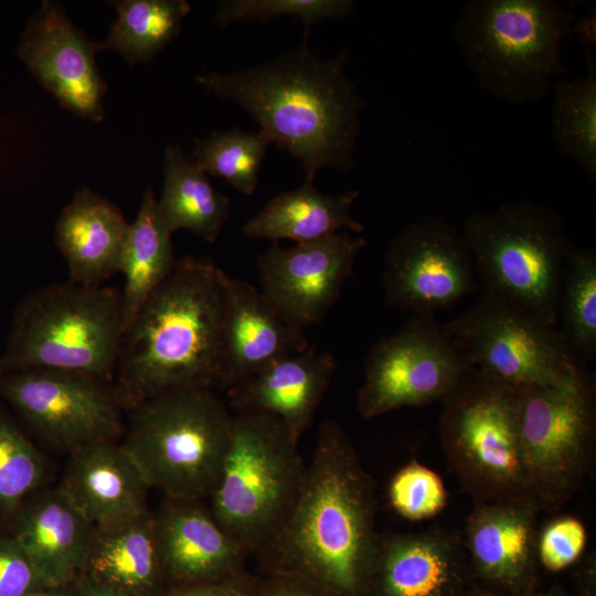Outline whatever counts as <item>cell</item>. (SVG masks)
I'll use <instances>...</instances> for the list:
<instances>
[{"mask_svg": "<svg viewBox=\"0 0 596 596\" xmlns=\"http://www.w3.org/2000/svg\"><path fill=\"white\" fill-rule=\"evenodd\" d=\"M336 369V359L330 352L308 347L227 390V405L234 414L275 416L299 441L310 426Z\"/></svg>", "mask_w": 596, "mask_h": 596, "instance_id": "21", "label": "cell"}, {"mask_svg": "<svg viewBox=\"0 0 596 596\" xmlns=\"http://www.w3.org/2000/svg\"><path fill=\"white\" fill-rule=\"evenodd\" d=\"M275 585L268 586L259 596H329L319 587L291 575L278 574ZM252 596L253 593H252Z\"/></svg>", "mask_w": 596, "mask_h": 596, "instance_id": "39", "label": "cell"}, {"mask_svg": "<svg viewBox=\"0 0 596 596\" xmlns=\"http://www.w3.org/2000/svg\"><path fill=\"white\" fill-rule=\"evenodd\" d=\"M360 191L351 190L338 195H324L305 181L297 189L270 199L262 210L243 226L249 238L273 242L291 240L305 243L342 232H363V225L352 214L353 203Z\"/></svg>", "mask_w": 596, "mask_h": 596, "instance_id": "25", "label": "cell"}, {"mask_svg": "<svg viewBox=\"0 0 596 596\" xmlns=\"http://www.w3.org/2000/svg\"><path fill=\"white\" fill-rule=\"evenodd\" d=\"M476 279L461 231L443 214L411 222L385 252V301L403 311L436 313L451 308L476 289Z\"/></svg>", "mask_w": 596, "mask_h": 596, "instance_id": "14", "label": "cell"}, {"mask_svg": "<svg viewBox=\"0 0 596 596\" xmlns=\"http://www.w3.org/2000/svg\"><path fill=\"white\" fill-rule=\"evenodd\" d=\"M461 538L439 529L380 535L363 596H470Z\"/></svg>", "mask_w": 596, "mask_h": 596, "instance_id": "18", "label": "cell"}, {"mask_svg": "<svg viewBox=\"0 0 596 596\" xmlns=\"http://www.w3.org/2000/svg\"><path fill=\"white\" fill-rule=\"evenodd\" d=\"M128 412L130 422L121 445L149 487L166 498H210L233 426L228 405L214 390L161 393Z\"/></svg>", "mask_w": 596, "mask_h": 596, "instance_id": "7", "label": "cell"}, {"mask_svg": "<svg viewBox=\"0 0 596 596\" xmlns=\"http://www.w3.org/2000/svg\"><path fill=\"white\" fill-rule=\"evenodd\" d=\"M98 585L131 596L153 586L161 571L149 510L132 519L93 526L86 563Z\"/></svg>", "mask_w": 596, "mask_h": 596, "instance_id": "26", "label": "cell"}, {"mask_svg": "<svg viewBox=\"0 0 596 596\" xmlns=\"http://www.w3.org/2000/svg\"><path fill=\"white\" fill-rule=\"evenodd\" d=\"M17 54L65 109L92 121L104 119L107 84L95 61L94 42L71 21L61 3L41 2L21 35Z\"/></svg>", "mask_w": 596, "mask_h": 596, "instance_id": "16", "label": "cell"}, {"mask_svg": "<svg viewBox=\"0 0 596 596\" xmlns=\"http://www.w3.org/2000/svg\"><path fill=\"white\" fill-rule=\"evenodd\" d=\"M470 596H499L497 594L490 593L488 590L476 587L472 589Z\"/></svg>", "mask_w": 596, "mask_h": 596, "instance_id": "43", "label": "cell"}, {"mask_svg": "<svg viewBox=\"0 0 596 596\" xmlns=\"http://www.w3.org/2000/svg\"><path fill=\"white\" fill-rule=\"evenodd\" d=\"M171 236L172 232L162 220L158 200L149 185L142 194L136 219L129 223L120 259L119 273L125 276L121 290L124 330L172 272L177 259Z\"/></svg>", "mask_w": 596, "mask_h": 596, "instance_id": "28", "label": "cell"}, {"mask_svg": "<svg viewBox=\"0 0 596 596\" xmlns=\"http://www.w3.org/2000/svg\"><path fill=\"white\" fill-rule=\"evenodd\" d=\"M203 500L166 498L153 513L161 571L190 585L237 575L246 551L214 519Z\"/></svg>", "mask_w": 596, "mask_h": 596, "instance_id": "20", "label": "cell"}, {"mask_svg": "<svg viewBox=\"0 0 596 596\" xmlns=\"http://www.w3.org/2000/svg\"><path fill=\"white\" fill-rule=\"evenodd\" d=\"M70 455L58 488L93 526L119 523L148 511L150 487L121 443L98 441Z\"/></svg>", "mask_w": 596, "mask_h": 596, "instance_id": "22", "label": "cell"}, {"mask_svg": "<svg viewBox=\"0 0 596 596\" xmlns=\"http://www.w3.org/2000/svg\"><path fill=\"white\" fill-rule=\"evenodd\" d=\"M557 329L574 355L596 356V252L574 247L564 269L557 302Z\"/></svg>", "mask_w": 596, "mask_h": 596, "instance_id": "31", "label": "cell"}, {"mask_svg": "<svg viewBox=\"0 0 596 596\" xmlns=\"http://www.w3.org/2000/svg\"><path fill=\"white\" fill-rule=\"evenodd\" d=\"M224 326L217 389L227 391L272 363L309 347L252 284L223 273Z\"/></svg>", "mask_w": 596, "mask_h": 596, "instance_id": "19", "label": "cell"}, {"mask_svg": "<svg viewBox=\"0 0 596 596\" xmlns=\"http://www.w3.org/2000/svg\"><path fill=\"white\" fill-rule=\"evenodd\" d=\"M246 583L235 575L214 583L189 585L173 592L170 596H252Z\"/></svg>", "mask_w": 596, "mask_h": 596, "instance_id": "38", "label": "cell"}, {"mask_svg": "<svg viewBox=\"0 0 596 596\" xmlns=\"http://www.w3.org/2000/svg\"><path fill=\"white\" fill-rule=\"evenodd\" d=\"M541 511L532 499L476 503L461 538L472 581L481 584L476 587L499 596L535 590Z\"/></svg>", "mask_w": 596, "mask_h": 596, "instance_id": "17", "label": "cell"}, {"mask_svg": "<svg viewBox=\"0 0 596 596\" xmlns=\"http://www.w3.org/2000/svg\"><path fill=\"white\" fill-rule=\"evenodd\" d=\"M572 31L576 32L581 43L590 49V45L595 44V12H589L585 18L574 21Z\"/></svg>", "mask_w": 596, "mask_h": 596, "instance_id": "40", "label": "cell"}, {"mask_svg": "<svg viewBox=\"0 0 596 596\" xmlns=\"http://www.w3.org/2000/svg\"><path fill=\"white\" fill-rule=\"evenodd\" d=\"M269 143L259 130L246 132L233 128L214 131L195 139L192 158L206 174L219 177L238 192L251 195L257 188Z\"/></svg>", "mask_w": 596, "mask_h": 596, "instance_id": "33", "label": "cell"}, {"mask_svg": "<svg viewBox=\"0 0 596 596\" xmlns=\"http://www.w3.org/2000/svg\"><path fill=\"white\" fill-rule=\"evenodd\" d=\"M28 596H63V595L58 593H53V592H32Z\"/></svg>", "mask_w": 596, "mask_h": 596, "instance_id": "44", "label": "cell"}, {"mask_svg": "<svg viewBox=\"0 0 596 596\" xmlns=\"http://www.w3.org/2000/svg\"><path fill=\"white\" fill-rule=\"evenodd\" d=\"M483 292L557 328V302L575 247L561 215L530 199L473 212L460 230Z\"/></svg>", "mask_w": 596, "mask_h": 596, "instance_id": "6", "label": "cell"}, {"mask_svg": "<svg viewBox=\"0 0 596 596\" xmlns=\"http://www.w3.org/2000/svg\"><path fill=\"white\" fill-rule=\"evenodd\" d=\"M586 75L551 87L552 135L560 153L596 180V55L584 49Z\"/></svg>", "mask_w": 596, "mask_h": 596, "instance_id": "30", "label": "cell"}, {"mask_svg": "<svg viewBox=\"0 0 596 596\" xmlns=\"http://www.w3.org/2000/svg\"><path fill=\"white\" fill-rule=\"evenodd\" d=\"M108 35L94 42L95 52L115 51L135 64L155 57L178 36L191 6L185 0H117Z\"/></svg>", "mask_w": 596, "mask_h": 596, "instance_id": "29", "label": "cell"}, {"mask_svg": "<svg viewBox=\"0 0 596 596\" xmlns=\"http://www.w3.org/2000/svg\"><path fill=\"white\" fill-rule=\"evenodd\" d=\"M46 476L43 454L0 404V530L9 531L18 508Z\"/></svg>", "mask_w": 596, "mask_h": 596, "instance_id": "32", "label": "cell"}, {"mask_svg": "<svg viewBox=\"0 0 596 596\" xmlns=\"http://www.w3.org/2000/svg\"><path fill=\"white\" fill-rule=\"evenodd\" d=\"M575 17L555 0H471L454 35L478 84L502 103H539L566 68L562 44Z\"/></svg>", "mask_w": 596, "mask_h": 596, "instance_id": "4", "label": "cell"}, {"mask_svg": "<svg viewBox=\"0 0 596 596\" xmlns=\"http://www.w3.org/2000/svg\"><path fill=\"white\" fill-rule=\"evenodd\" d=\"M519 596H568V595L563 594V593H557V592L536 593V592L534 590V592L526 593V594L519 595Z\"/></svg>", "mask_w": 596, "mask_h": 596, "instance_id": "42", "label": "cell"}, {"mask_svg": "<svg viewBox=\"0 0 596 596\" xmlns=\"http://www.w3.org/2000/svg\"><path fill=\"white\" fill-rule=\"evenodd\" d=\"M371 476L341 426H320L302 486L285 523L259 553L278 574L329 596H363L380 534Z\"/></svg>", "mask_w": 596, "mask_h": 596, "instance_id": "1", "label": "cell"}, {"mask_svg": "<svg viewBox=\"0 0 596 596\" xmlns=\"http://www.w3.org/2000/svg\"><path fill=\"white\" fill-rule=\"evenodd\" d=\"M82 596H128L124 593L98 585L94 582L86 583L82 588Z\"/></svg>", "mask_w": 596, "mask_h": 596, "instance_id": "41", "label": "cell"}, {"mask_svg": "<svg viewBox=\"0 0 596 596\" xmlns=\"http://www.w3.org/2000/svg\"><path fill=\"white\" fill-rule=\"evenodd\" d=\"M443 326L476 370L515 387L562 383L586 364L556 327L491 294Z\"/></svg>", "mask_w": 596, "mask_h": 596, "instance_id": "11", "label": "cell"}, {"mask_svg": "<svg viewBox=\"0 0 596 596\" xmlns=\"http://www.w3.org/2000/svg\"><path fill=\"white\" fill-rule=\"evenodd\" d=\"M223 273L212 258L177 259L124 330L113 385L123 409L184 389H217Z\"/></svg>", "mask_w": 596, "mask_h": 596, "instance_id": "3", "label": "cell"}, {"mask_svg": "<svg viewBox=\"0 0 596 596\" xmlns=\"http://www.w3.org/2000/svg\"><path fill=\"white\" fill-rule=\"evenodd\" d=\"M40 579L14 536L0 530V596H28Z\"/></svg>", "mask_w": 596, "mask_h": 596, "instance_id": "37", "label": "cell"}, {"mask_svg": "<svg viewBox=\"0 0 596 596\" xmlns=\"http://www.w3.org/2000/svg\"><path fill=\"white\" fill-rule=\"evenodd\" d=\"M124 332L121 291L73 281L39 288L17 306L0 373L78 372L111 382Z\"/></svg>", "mask_w": 596, "mask_h": 596, "instance_id": "5", "label": "cell"}, {"mask_svg": "<svg viewBox=\"0 0 596 596\" xmlns=\"http://www.w3.org/2000/svg\"><path fill=\"white\" fill-rule=\"evenodd\" d=\"M348 54L316 55L302 44L276 60L196 77L209 93L243 107L269 142L299 159L305 181L326 167L348 171L366 104L345 73Z\"/></svg>", "mask_w": 596, "mask_h": 596, "instance_id": "2", "label": "cell"}, {"mask_svg": "<svg viewBox=\"0 0 596 596\" xmlns=\"http://www.w3.org/2000/svg\"><path fill=\"white\" fill-rule=\"evenodd\" d=\"M365 245L347 231L291 247L274 242L257 260L259 290L283 319L304 330L339 298Z\"/></svg>", "mask_w": 596, "mask_h": 596, "instance_id": "15", "label": "cell"}, {"mask_svg": "<svg viewBox=\"0 0 596 596\" xmlns=\"http://www.w3.org/2000/svg\"><path fill=\"white\" fill-rule=\"evenodd\" d=\"M519 432L530 496L542 511L556 510L592 466L596 402L586 365L562 383L519 387Z\"/></svg>", "mask_w": 596, "mask_h": 596, "instance_id": "10", "label": "cell"}, {"mask_svg": "<svg viewBox=\"0 0 596 596\" xmlns=\"http://www.w3.org/2000/svg\"><path fill=\"white\" fill-rule=\"evenodd\" d=\"M129 223L116 204L84 187L62 209L56 246L66 260L70 281L102 286L119 273Z\"/></svg>", "mask_w": 596, "mask_h": 596, "instance_id": "24", "label": "cell"}, {"mask_svg": "<svg viewBox=\"0 0 596 596\" xmlns=\"http://www.w3.org/2000/svg\"><path fill=\"white\" fill-rule=\"evenodd\" d=\"M441 403L443 450L477 502L532 499L519 432V387L475 370Z\"/></svg>", "mask_w": 596, "mask_h": 596, "instance_id": "9", "label": "cell"}, {"mask_svg": "<svg viewBox=\"0 0 596 596\" xmlns=\"http://www.w3.org/2000/svg\"><path fill=\"white\" fill-rule=\"evenodd\" d=\"M354 11L350 0H227L221 1L214 22L226 26L234 22L260 21L294 15L302 21L305 40L310 26L324 19H343Z\"/></svg>", "mask_w": 596, "mask_h": 596, "instance_id": "34", "label": "cell"}, {"mask_svg": "<svg viewBox=\"0 0 596 596\" xmlns=\"http://www.w3.org/2000/svg\"><path fill=\"white\" fill-rule=\"evenodd\" d=\"M163 188L158 207L173 233L188 230L214 243L230 216V201L207 174L179 146L169 145L163 155Z\"/></svg>", "mask_w": 596, "mask_h": 596, "instance_id": "27", "label": "cell"}, {"mask_svg": "<svg viewBox=\"0 0 596 596\" xmlns=\"http://www.w3.org/2000/svg\"><path fill=\"white\" fill-rule=\"evenodd\" d=\"M586 529L582 521L572 517L554 519L538 535V560L551 572L573 564L586 546Z\"/></svg>", "mask_w": 596, "mask_h": 596, "instance_id": "36", "label": "cell"}, {"mask_svg": "<svg viewBox=\"0 0 596 596\" xmlns=\"http://www.w3.org/2000/svg\"><path fill=\"white\" fill-rule=\"evenodd\" d=\"M2 397L42 439L57 449L117 440L123 407L111 382L71 371L0 373Z\"/></svg>", "mask_w": 596, "mask_h": 596, "instance_id": "13", "label": "cell"}, {"mask_svg": "<svg viewBox=\"0 0 596 596\" xmlns=\"http://www.w3.org/2000/svg\"><path fill=\"white\" fill-rule=\"evenodd\" d=\"M389 499L401 517L419 521L435 517L446 505L443 479L416 460L403 466L391 479Z\"/></svg>", "mask_w": 596, "mask_h": 596, "instance_id": "35", "label": "cell"}, {"mask_svg": "<svg viewBox=\"0 0 596 596\" xmlns=\"http://www.w3.org/2000/svg\"><path fill=\"white\" fill-rule=\"evenodd\" d=\"M306 471L298 441L275 416L233 414L210 510L246 553L259 554L291 512Z\"/></svg>", "mask_w": 596, "mask_h": 596, "instance_id": "8", "label": "cell"}, {"mask_svg": "<svg viewBox=\"0 0 596 596\" xmlns=\"http://www.w3.org/2000/svg\"><path fill=\"white\" fill-rule=\"evenodd\" d=\"M9 532L41 578L62 579L85 565L93 525L57 486L30 494L15 511Z\"/></svg>", "mask_w": 596, "mask_h": 596, "instance_id": "23", "label": "cell"}, {"mask_svg": "<svg viewBox=\"0 0 596 596\" xmlns=\"http://www.w3.org/2000/svg\"><path fill=\"white\" fill-rule=\"evenodd\" d=\"M435 313H412L370 350L356 405L364 419L443 401L473 372Z\"/></svg>", "mask_w": 596, "mask_h": 596, "instance_id": "12", "label": "cell"}]
</instances>
